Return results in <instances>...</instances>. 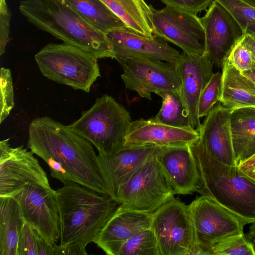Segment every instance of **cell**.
<instances>
[{
    "mask_svg": "<svg viewBox=\"0 0 255 255\" xmlns=\"http://www.w3.org/2000/svg\"><path fill=\"white\" fill-rule=\"evenodd\" d=\"M92 145L68 126L49 117L35 118L29 125L28 148L47 163L52 177L109 195Z\"/></svg>",
    "mask_w": 255,
    "mask_h": 255,
    "instance_id": "cell-1",
    "label": "cell"
},
{
    "mask_svg": "<svg viewBox=\"0 0 255 255\" xmlns=\"http://www.w3.org/2000/svg\"><path fill=\"white\" fill-rule=\"evenodd\" d=\"M56 190L60 245L95 243L120 204L109 195L74 182Z\"/></svg>",
    "mask_w": 255,
    "mask_h": 255,
    "instance_id": "cell-2",
    "label": "cell"
},
{
    "mask_svg": "<svg viewBox=\"0 0 255 255\" xmlns=\"http://www.w3.org/2000/svg\"><path fill=\"white\" fill-rule=\"evenodd\" d=\"M200 177L198 191L240 218L255 222V179L238 165L222 163L207 151L200 137L190 144Z\"/></svg>",
    "mask_w": 255,
    "mask_h": 255,
    "instance_id": "cell-3",
    "label": "cell"
},
{
    "mask_svg": "<svg viewBox=\"0 0 255 255\" xmlns=\"http://www.w3.org/2000/svg\"><path fill=\"white\" fill-rule=\"evenodd\" d=\"M19 10L38 29L64 42L85 50L97 59L115 58L106 33L87 22L64 0H23Z\"/></svg>",
    "mask_w": 255,
    "mask_h": 255,
    "instance_id": "cell-4",
    "label": "cell"
},
{
    "mask_svg": "<svg viewBox=\"0 0 255 255\" xmlns=\"http://www.w3.org/2000/svg\"><path fill=\"white\" fill-rule=\"evenodd\" d=\"M131 122L128 111L112 97L104 95L96 99L77 120L68 126L90 141L99 154H109L123 146Z\"/></svg>",
    "mask_w": 255,
    "mask_h": 255,
    "instance_id": "cell-5",
    "label": "cell"
},
{
    "mask_svg": "<svg viewBox=\"0 0 255 255\" xmlns=\"http://www.w3.org/2000/svg\"><path fill=\"white\" fill-rule=\"evenodd\" d=\"M42 75L75 90L89 92L101 76L97 59L91 53L72 45L48 43L34 56Z\"/></svg>",
    "mask_w": 255,
    "mask_h": 255,
    "instance_id": "cell-6",
    "label": "cell"
},
{
    "mask_svg": "<svg viewBox=\"0 0 255 255\" xmlns=\"http://www.w3.org/2000/svg\"><path fill=\"white\" fill-rule=\"evenodd\" d=\"M174 195L155 154L119 188L114 200L125 209L152 213Z\"/></svg>",
    "mask_w": 255,
    "mask_h": 255,
    "instance_id": "cell-7",
    "label": "cell"
},
{
    "mask_svg": "<svg viewBox=\"0 0 255 255\" xmlns=\"http://www.w3.org/2000/svg\"><path fill=\"white\" fill-rule=\"evenodd\" d=\"M188 206L195 240L193 255H212L218 241L244 234L245 223L212 198L202 195Z\"/></svg>",
    "mask_w": 255,
    "mask_h": 255,
    "instance_id": "cell-8",
    "label": "cell"
},
{
    "mask_svg": "<svg viewBox=\"0 0 255 255\" xmlns=\"http://www.w3.org/2000/svg\"><path fill=\"white\" fill-rule=\"evenodd\" d=\"M160 255H193L195 240L189 206L174 197L152 213Z\"/></svg>",
    "mask_w": 255,
    "mask_h": 255,
    "instance_id": "cell-9",
    "label": "cell"
},
{
    "mask_svg": "<svg viewBox=\"0 0 255 255\" xmlns=\"http://www.w3.org/2000/svg\"><path fill=\"white\" fill-rule=\"evenodd\" d=\"M18 202L26 224L49 245L60 236V219L56 190L50 186L27 185L12 196Z\"/></svg>",
    "mask_w": 255,
    "mask_h": 255,
    "instance_id": "cell-10",
    "label": "cell"
},
{
    "mask_svg": "<svg viewBox=\"0 0 255 255\" xmlns=\"http://www.w3.org/2000/svg\"><path fill=\"white\" fill-rule=\"evenodd\" d=\"M155 35L179 47L188 54L205 53V33L196 14L166 5L156 9L150 5Z\"/></svg>",
    "mask_w": 255,
    "mask_h": 255,
    "instance_id": "cell-11",
    "label": "cell"
},
{
    "mask_svg": "<svg viewBox=\"0 0 255 255\" xmlns=\"http://www.w3.org/2000/svg\"><path fill=\"white\" fill-rule=\"evenodd\" d=\"M122 67L126 88L142 98L151 100V94L179 91L181 80L175 63L136 58L116 59Z\"/></svg>",
    "mask_w": 255,
    "mask_h": 255,
    "instance_id": "cell-12",
    "label": "cell"
},
{
    "mask_svg": "<svg viewBox=\"0 0 255 255\" xmlns=\"http://www.w3.org/2000/svg\"><path fill=\"white\" fill-rule=\"evenodd\" d=\"M9 138L0 141V196H12L27 185L50 186L34 153L23 145L12 147Z\"/></svg>",
    "mask_w": 255,
    "mask_h": 255,
    "instance_id": "cell-13",
    "label": "cell"
},
{
    "mask_svg": "<svg viewBox=\"0 0 255 255\" xmlns=\"http://www.w3.org/2000/svg\"><path fill=\"white\" fill-rule=\"evenodd\" d=\"M200 19L205 33V53L214 65L222 68L231 50L246 33L229 11L216 0Z\"/></svg>",
    "mask_w": 255,
    "mask_h": 255,
    "instance_id": "cell-14",
    "label": "cell"
},
{
    "mask_svg": "<svg viewBox=\"0 0 255 255\" xmlns=\"http://www.w3.org/2000/svg\"><path fill=\"white\" fill-rule=\"evenodd\" d=\"M157 147L152 144L124 145L112 153L98 154V165L109 196L114 199L119 188L156 154Z\"/></svg>",
    "mask_w": 255,
    "mask_h": 255,
    "instance_id": "cell-15",
    "label": "cell"
},
{
    "mask_svg": "<svg viewBox=\"0 0 255 255\" xmlns=\"http://www.w3.org/2000/svg\"><path fill=\"white\" fill-rule=\"evenodd\" d=\"M175 64L181 80L178 92L194 129L199 132L201 124L198 114L199 99L213 73L214 64L205 53L197 55L184 52Z\"/></svg>",
    "mask_w": 255,
    "mask_h": 255,
    "instance_id": "cell-16",
    "label": "cell"
},
{
    "mask_svg": "<svg viewBox=\"0 0 255 255\" xmlns=\"http://www.w3.org/2000/svg\"><path fill=\"white\" fill-rule=\"evenodd\" d=\"M106 35L112 45L116 59L136 58L175 63L181 55L163 39L140 35L127 27L110 30Z\"/></svg>",
    "mask_w": 255,
    "mask_h": 255,
    "instance_id": "cell-17",
    "label": "cell"
},
{
    "mask_svg": "<svg viewBox=\"0 0 255 255\" xmlns=\"http://www.w3.org/2000/svg\"><path fill=\"white\" fill-rule=\"evenodd\" d=\"M190 144L157 147L156 159L174 195L198 192L200 188Z\"/></svg>",
    "mask_w": 255,
    "mask_h": 255,
    "instance_id": "cell-18",
    "label": "cell"
},
{
    "mask_svg": "<svg viewBox=\"0 0 255 255\" xmlns=\"http://www.w3.org/2000/svg\"><path fill=\"white\" fill-rule=\"evenodd\" d=\"M199 138L200 133L194 129L173 127L141 118L130 123L124 145L166 147L190 144Z\"/></svg>",
    "mask_w": 255,
    "mask_h": 255,
    "instance_id": "cell-19",
    "label": "cell"
},
{
    "mask_svg": "<svg viewBox=\"0 0 255 255\" xmlns=\"http://www.w3.org/2000/svg\"><path fill=\"white\" fill-rule=\"evenodd\" d=\"M231 110L219 102L201 124L200 137L209 153L226 164L237 165L231 128Z\"/></svg>",
    "mask_w": 255,
    "mask_h": 255,
    "instance_id": "cell-20",
    "label": "cell"
},
{
    "mask_svg": "<svg viewBox=\"0 0 255 255\" xmlns=\"http://www.w3.org/2000/svg\"><path fill=\"white\" fill-rule=\"evenodd\" d=\"M152 213L130 210L120 205L94 243L106 254L117 255L127 240L151 228Z\"/></svg>",
    "mask_w": 255,
    "mask_h": 255,
    "instance_id": "cell-21",
    "label": "cell"
},
{
    "mask_svg": "<svg viewBox=\"0 0 255 255\" xmlns=\"http://www.w3.org/2000/svg\"><path fill=\"white\" fill-rule=\"evenodd\" d=\"M222 69L221 104L231 110L255 106V84L226 59Z\"/></svg>",
    "mask_w": 255,
    "mask_h": 255,
    "instance_id": "cell-22",
    "label": "cell"
},
{
    "mask_svg": "<svg viewBox=\"0 0 255 255\" xmlns=\"http://www.w3.org/2000/svg\"><path fill=\"white\" fill-rule=\"evenodd\" d=\"M231 128L238 165L255 153V106L232 110Z\"/></svg>",
    "mask_w": 255,
    "mask_h": 255,
    "instance_id": "cell-23",
    "label": "cell"
},
{
    "mask_svg": "<svg viewBox=\"0 0 255 255\" xmlns=\"http://www.w3.org/2000/svg\"><path fill=\"white\" fill-rule=\"evenodd\" d=\"M130 30L148 37L156 36L150 4L144 0H101Z\"/></svg>",
    "mask_w": 255,
    "mask_h": 255,
    "instance_id": "cell-24",
    "label": "cell"
},
{
    "mask_svg": "<svg viewBox=\"0 0 255 255\" xmlns=\"http://www.w3.org/2000/svg\"><path fill=\"white\" fill-rule=\"evenodd\" d=\"M25 224L17 201L12 197L0 196V255H17Z\"/></svg>",
    "mask_w": 255,
    "mask_h": 255,
    "instance_id": "cell-25",
    "label": "cell"
},
{
    "mask_svg": "<svg viewBox=\"0 0 255 255\" xmlns=\"http://www.w3.org/2000/svg\"><path fill=\"white\" fill-rule=\"evenodd\" d=\"M64 0L87 22L103 33L127 27L101 0Z\"/></svg>",
    "mask_w": 255,
    "mask_h": 255,
    "instance_id": "cell-26",
    "label": "cell"
},
{
    "mask_svg": "<svg viewBox=\"0 0 255 255\" xmlns=\"http://www.w3.org/2000/svg\"><path fill=\"white\" fill-rule=\"evenodd\" d=\"M157 95L162 98V105L158 113L150 119L151 121L173 127L194 129L178 91H164Z\"/></svg>",
    "mask_w": 255,
    "mask_h": 255,
    "instance_id": "cell-27",
    "label": "cell"
},
{
    "mask_svg": "<svg viewBox=\"0 0 255 255\" xmlns=\"http://www.w3.org/2000/svg\"><path fill=\"white\" fill-rule=\"evenodd\" d=\"M117 255H160L157 241L151 228L136 233L127 240Z\"/></svg>",
    "mask_w": 255,
    "mask_h": 255,
    "instance_id": "cell-28",
    "label": "cell"
},
{
    "mask_svg": "<svg viewBox=\"0 0 255 255\" xmlns=\"http://www.w3.org/2000/svg\"><path fill=\"white\" fill-rule=\"evenodd\" d=\"M224 6L246 34L255 35V7L242 0H216Z\"/></svg>",
    "mask_w": 255,
    "mask_h": 255,
    "instance_id": "cell-29",
    "label": "cell"
},
{
    "mask_svg": "<svg viewBox=\"0 0 255 255\" xmlns=\"http://www.w3.org/2000/svg\"><path fill=\"white\" fill-rule=\"evenodd\" d=\"M212 255H255L252 244L244 234L223 238L213 246Z\"/></svg>",
    "mask_w": 255,
    "mask_h": 255,
    "instance_id": "cell-30",
    "label": "cell"
},
{
    "mask_svg": "<svg viewBox=\"0 0 255 255\" xmlns=\"http://www.w3.org/2000/svg\"><path fill=\"white\" fill-rule=\"evenodd\" d=\"M222 73H213L203 90L198 101L199 117L207 116L216 103L220 101L222 94Z\"/></svg>",
    "mask_w": 255,
    "mask_h": 255,
    "instance_id": "cell-31",
    "label": "cell"
},
{
    "mask_svg": "<svg viewBox=\"0 0 255 255\" xmlns=\"http://www.w3.org/2000/svg\"><path fill=\"white\" fill-rule=\"evenodd\" d=\"M0 74V123L1 124L13 108L14 102L10 70L1 67Z\"/></svg>",
    "mask_w": 255,
    "mask_h": 255,
    "instance_id": "cell-32",
    "label": "cell"
},
{
    "mask_svg": "<svg viewBox=\"0 0 255 255\" xmlns=\"http://www.w3.org/2000/svg\"><path fill=\"white\" fill-rule=\"evenodd\" d=\"M226 59L241 73L251 70L255 65V56L242 40L234 46Z\"/></svg>",
    "mask_w": 255,
    "mask_h": 255,
    "instance_id": "cell-33",
    "label": "cell"
},
{
    "mask_svg": "<svg viewBox=\"0 0 255 255\" xmlns=\"http://www.w3.org/2000/svg\"><path fill=\"white\" fill-rule=\"evenodd\" d=\"M38 234L32 227L25 224L19 238L17 255H37Z\"/></svg>",
    "mask_w": 255,
    "mask_h": 255,
    "instance_id": "cell-34",
    "label": "cell"
},
{
    "mask_svg": "<svg viewBox=\"0 0 255 255\" xmlns=\"http://www.w3.org/2000/svg\"><path fill=\"white\" fill-rule=\"evenodd\" d=\"M11 12L6 0H0V55L5 52L9 41V29Z\"/></svg>",
    "mask_w": 255,
    "mask_h": 255,
    "instance_id": "cell-35",
    "label": "cell"
},
{
    "mask_svg": "<svg viewBox=\"0 0 255 255\" xmlns=\"http://www.w3.org/2000/svg\"><path fill=\"white\" fill-rule=\"evenodd\" d=\"M166 5L176 7L195 14L206 10L213 0H161Z\"/></svg>",
    "mask_w": 255,
    "mask_h": 255,
    "instance_id": "cell-36",
    "label": "cell"
},
{
    "mask_svg": "<svg viewBox=\"0 0 255 255\" xmlns=\"http://www.w3.org/2000/svg\"><path fill=\"white\" fill-rule=\"evenodd\" d=\"M87 255L86 247L75 243L65 245H54L53 255Z\"/></svg>",
    "mask_w": 255,
    "mask_h": 255,
    "instance_id": "cell-37",
    "label": "cell"
},
{
    "mask_svg": "<svg viewBox=\"0 0 255 255\" xmlns=\"http://www.w3.org/2000/svg\"><path fill=\"white\" fill-rule=\"evenodd\" d=\"M246 174L255 179V153L238 165Z\"/></svg>",
    "mask_w": 255,
    "mask_h": 255,
    "instance_id": "cell-38",
    "label": "cell"
},
{
    "mask_svg": "<svg viewBox=\"0 0 255 255\" xmlns=\"http://www.w3.org/2000/svg\"><path fill=\"white\" fill-rule=\"evenodd\" d=\"M37 255H53L54 246L49 245L38 234L36 242Z\"/></svg>",
    "mask_w": 255,
    "mask_h": 255,
    "instance_id": "cell-39",
    "label": "cell"
},
{
    "mask_svg": "<svg viewBox=\"0 0 255 255\" xmlns=\"http://www.w3.org/2000/svg\"><path fill=\"white\" fill-rule=\"evenodd\" d=\"M242 41L250 49L255 56V35L246 34L242 39Z\"/></svg>",
    "mask_w": 255,
    "mask_h": 255,
    "instance_id": "cell-40",
    "label": "cell"
},
{
    "mask_svg": "<svg viewBox=\"0 0 255 255\" xmlns=\"http://www.w3.org/2000/svg\"><path fill=\"white\" fill-rule=\"evenodd\" d=\"M252 224L247 238L252 244L255 251V222Z\"/></svg>",
    "mask_w": 255,
    "mask_h": 255,
    "instance_id": "cell-41",
    "label": "cell"
},
{
    "mask_svg": "<svg viewBox=\"0 0 255 255\" xmlns=\"http://www.w3.org/2000/svg\"><path fill=\"white\" fill-rule=\"evenodd\" d=\"M255 84V65L251 70L242 73Z\"/></svg>",
    "mask_w": 255,
    "mask_h": 255,
    "instance_id": "cell-42",
    "label": "cell"
},
{
    "mask_svg": "<svg viewBox=\"0 0 255 255\" xmlns=\"http://www.w3.org/2000/svg\"><path fill=\"white\" fill-rule=\"evenodd\" d=\"M245 2L255 7V0H242Z\"/></svg>",
    "mask_w": 255,
    "mask_h": 255,
    "instance_id": "cell-43",
    "label": "cell"
}]
</instances>
